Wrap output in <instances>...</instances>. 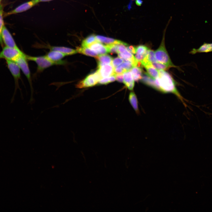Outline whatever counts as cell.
<instances>
[{"instance_id":"obj_34","label":"cell","mask_w":212,"mask_h":212,"mask_svg":"<svg viewBox=\"0 0 212 212\" xmlns=\"http://www.w3.org/2000/svg\"><path fill=\"white\" fill-rule=\"evenodd\" d=\"M109 83L110 82L108 77L101 79L98 82V83L100 85H106Z\"/></svg>"},{"instance_id":"obj_26","label":"cell","mask_w":212,"mask_h":212,"mask_svg":"<svg viewBox=\"0 0 212 212\" xmlns=\"http://www.w3.org/2000/svg\"><path fill=\"white\" fill-rule=\"evenodd\" d=\"M119 44H111L105 45L108 52L111 54L117 53L118 51V47Z\"/></svg>"},{"instance_id":"obj_5","label":"cell","mask_w":212,"mask_h":212,"mask_svg":"<svg viewBox=\"0 0 212 212\" xmlns=\"http://www.w3.org/2000/svg\"><path fill=\"white\" fill-rule=\"evenodd\" d=\"M125 45L119 44L118 47V56L124 60H128L132 62L133 66L139 67L140 62H138L132 54L127 49Z\"/></svg>"},{"instance_id":"obj_10","label":"cell","mask_w":212,"mask_h":212,"mask_svg":"<svg viewBox=\"0 0 212 212\" xmlns=\"http://www.w3.org/2000/svg\"><path fill=\"white\" fill-rule=\"evenodd\" d=\"M7 67L16 80L17 81L21 77L20 69L14 61L6 60Z\"/></svg>"},{"instance_id":"obj_35","label":"cell","mask_w":212,"mask_h":212,"mask_svg":"<svg viewBox=\"0 0 212 212\" xmlns=\"http://www.w3.org/2000/svg\"><path fill=\"white\" fill-rule=\"evenodd\" d=\"M127 50L132 54H135L136 51V47L132 46L127 45L126 47Z\"/></svg>"},{"instance_id":"obj_19","label":"cell","mask_w":212,"mask_h":212,"mask_svg":"<svg viewBox=\"0 0 212 212\" xmlns=\"http://www.w3.org/2000/svg\"><path fill=\"white\" fill-rule=\"evenodd\" d=\"M76 50L77 53L87 56L94 57L95 58L98 56V54L96 52L87 47L82 46L78 47Z\"/></svg>"},{"instance_id":"obj_12","label":"cell","mask_w":212,"mask_h":212,"mask_svg":"<svg viewBox=\"0 0 212 212\" xmlns=\"http://www.w3.org/2000/svg\"><path fill=\"white\" fill-rule=\"evenodd\" d=\"M87 47L93 50L99 55L105 54L108 52L106 45L98 41L92 43Z\"/></svg>"},{"instance_id":"obj_29","label":"cell","mask_w":212,"mask_h":212,"mask_svg":"<svg viewBox=\"0 0 212 212\" xmlns=\"http://www.w3.org/2000/svg\"><path fill=\"white\" fill-rule=\"evenodd\" d=\"M3 11L2 7L0 6V44L3 45V41L2 39L1 34L2 29L4 25L3 19Z\"/></svg>"},{"instance_id":"obj_4","label":"cell","mask_w":212,"mask_h":212,"mask_svg":"<svg viewBox=\"0 0 212 212\" xmlns=\"http://www.w3.org/2000/svg\"><path fill=\"white\" fill-rule=\"evenodd\" d=\"M25 54L18 48L5 46L0 52V59L15 61L19 57Z\"/></svg>"},{"instance_id":"obj_36","label":"cell","mask_w":212,"mask_h":212,"mask_svg":"<svg viewBox=\"0 0 212 212\" xmlns=\"http://www.w3.org/2000/svg\"><path fill=\"white\" fill-rule=\"evenodd\" d=\"M110 82L114 81L115 80V77L114 74L108 77Z\"/></svg>"},{"instance_id":"obj_32","label":"cell","mask_w":212,"mask_h":212,"mask_svg":"<svg viewBox=\"0 0 212 212\" xmlns=\"http://www.w3.org/2000/svg\"><path fill=\"white\" fill-rule=\"evenodd\" d=\"M126 71L120 65L114 69V74H122Z\"/></svg>"},{"instance_id":"obj_20","label":"cell","mask_w":212,"mask_h":212,"mask_svg":"<svg viewBox=\"0 0 212 212\" xmlns=\"http://www.w3.org/2000/svg\"><path fill=\"white\" fill-rule=\"evenodd\" d=\"M128 100L130 104L136 113L139 114V111L138 107V100L134 92H130Z\"/></svg>"},{"instance_id":"obj_2","label":"cell","mask_w":212,"mask_h":212,"mask_svg":"<svg viewBox=\"0 0 212 212\" xmlns=\"http://www.w3.org/2000/svg\"><path fill=\"white\" fill-rule=\"evenodd\" d=\"M172 19L171 17L163 32V37L160 44L158 48L155 51L156 59L158 62L166 64L169 67H174L170 59L166 49L165 44V34L168 26Z\"/></svg>"},{"instance_id":"obj_6","label":"cell","mask_w":212,"mask_h":212,"mask_svg":"<svg viewBox=\"0 0 212 212\" xmlns=\"http://www.w3.org/2000/svg\"><path fill=\"white\" fill-rule=\"evenodd\" d=\"M26 55L25 54L19 57L15 61L19 65L20 69L26 76L32 88V80L29 68Z\"/></svg>"},{"instance_id":"obj_15","label":"cell","mask_w":212,"mask_h":212,"mask_svg":"<svg viewBox=\"0 0 212 212\" xmlns=\"http://www.w3.org/2000/svg\"><path fill=\"white\" fill-rule=\"evenodd\" d=\"M96 38L97 41L101 43H104L106 44H123L125 46L128 45L127 43L120 40L102 36L96 35Z\"/></svg>"},{"instance_id":"obj_14","label":"cell","mask_w":212,"mask_h":212,"mask_svg":"<svg viewBox=\"0 0 212 212\" xmlns=\"http://www.w3.org/2000/svg\"><path fill=\"white\" fill-rule=\"evenodd\" d=\"M49 60L55 62H61L62 59L67 55L65 54L56 51L51 50L45 55Z\"/></svg>"},{"instance_id":"obj_22","label":"cell","mask_w":212,"mask_h":212,"mask_svg":"<svg viewBox=\"0 0 212 212\" xmlns=\"http://www.w3.org/2000/svg\"><path fill=\"white\" fill-rule=\"evenodd\" d=\"M134 80L138 81L141 80L142 76V70L139 67L134 66L130 70Z\"/></svg>"},{"instance_id":"obj_16","label":"cell","mask_w":212,"mask_h":212,"mask_svg":"<svg viewBox=\"0 0 212 212\" xmlns=\"http://www.w3.org/2000/svg\"><path fill=\"white\" fill-rule=\"evenodd\" d=\"M50 48L51 50L58 51L65 54L67 56L73 55L77 53L76 49L64 47L51 46Z\"/></svg>"},{"instance_id":"obj_9","label":"cell","mask_w":212,"mask_h":212,"mask_svg":"<svg viewBox=\"0 0 212 212\" xmlns=\"http://www.w3.org/2000/svg\"><path fill=\"white\" fill-rule=\"evenodd\" d=\"M98 82L94 77L92 74L87 76L84 79L80 81L76 85L78 88H83L95 86Z\"/></svg>"},{"instance_id":"obj_1","label":"cell","mask_w":212,"mask_h":212,"mask_svg":"<svg viewBox=\"0 0 212 212\" xmlns=\"http://www.w3.org/2000/svg\"><path fill=\"white\" fill-rule=\"evenodd\" d=\"M158 71L159 77L155 79L157 90L164 93H173L183 102L182 97L177 90L174 80L170 74L164 70Z\"/></svg>"},{"instance_id":"obj_25","label":"cell","mask_w":212,"mask_h":212,"mask_svg":"<svg viewBox=\"0 0 212 212\" xmlns=\"http://www.w3.org/2000/svg\"><path fill=\"white\" fill-rule=\"evenodd\" d=\"M96 41H97L96 36L94 34H91L83 40L82 43V46L87 47L88 45Z\"/></svg>"},{"instance_id":"obj_31","label":"cell","mask_w":212,"mask_h":212,"mask_svg":"<svg viewBox=\"0 0 212 212\" xmlns=\"http://www.w3.org/2000/svg\"><path fill=\"white\" fill-rule=\"evenodd\" d=\"M120 57H116L112 59L111 64L115 68L123 63V60Z\"/></svg>"},{"instance_id":"obj_24","label":"cell","mask_w":212,"mask_h":212,"mask_svg":"<svg viewBox=\"0 0 212 212\" xmlns=\"http://www.w3.org/2000/svg\"><path fill=\"white\" fill-rule=\"evenodd\" d=\"M123 73V83L127 87L130 84L134 82V80L130 71H126Z\"/></svg>"},{"instance_id":"obj_39","label":"cell","mask_w":212,"mask_h":212,"mask_svg":"<svg viewBox=\"0 0 212 212\" xmlns=\"http://www.w3.org/2000/svg\"><path fill=\"white\" fill-rule=\"evenodd\" d=\"M1 1V0H0V2Z\"/></svg>"},{"instance_id":"obj_17","label":"cell","mask_w":212,"mask_h":212,"mask_svg":"<svg viewBox=\"0 0 212 212\" xmlns=\"http://www.w3.org/2000/svg\"><path fill=\"white\" fill-rule=\"evenodd\" d=\"M212 52V43H204L198 49H193L190 52L194 54L197 53H208Z\"/></svg>"},{"instance_id":"obj_21","label":"cell","mask_w":212,"mask_h":212,"mask_svg":"<svg viewBox=\"0 0 212 212\" xmlns=\"http://www.w3.org/2000/svg\"><path fill=\"white\" fill-rule=\"evenodd\" d=\"M97 60L98 66L105 64H111L112 58L106 54L99 55L96 58Z\"/></svg>"},{"instance_id":"obj_13","label":"cell","mask_w":212,"mask_h":212,"mask_svg":"<svg viewBox=\"0 0 212 212\" xmlns=\"http://www.w3.org/2000/svg\"><path fill=\"white\" fill-rule=\"evenodd\" d=\"M148 48L146 46L140 45L136 47L135 58L137 60L141 62L146 57Z\"/></svg>"},{"instance_id":"obj_30","label":"cell","mask_w":212,"mask_h":212,"mask_svg":"<svg viewBox=\"0 0 212 212\" xmlns=\"http://www.w3.org/2000/svg\"><path fill=\"white\" fill-rule=\"evenodd\" d=\"M124 62L121 64L120 66L126 71H130L134 66L130 61L123 59Z\"/></svg>"},{"instance_id":"obj_27","label":"cell","mask_w":212,"mask_h":212,"mask_svg":"<svg viewBox=\"0 0 212 212\" xmlns=\"http://www.w3.org/2000/svg\"><path fill=\"white\" fill-rule=\"evenodd\" d=\"M152 65L158 70H165L170 67L169 66L158 61L152 63Z\"/></svg>"},{"instance_id":"obj_33","label":"cell","mask_w":212,"mask_h":212,"mask_svg":"<svg viewBox=\"0 0 212 212\" xmlns=\"http://www.w3.org/2000/svg\"><path fill=\"white\" fill-rule=\"evenodd\" d=\"M116 80L120 82H123V76L122 74H114Z\"/></svg>"},{"instance_id":"obj_3","label":"cell","mask_w":212,"mask_h":212,"mask_svg":"<svg viewBox=\"0 0 212 212\" xmlns=\"http://www.w3.org/2000/svg\"><path fill=\"white\" fill-rule=\"evenodd\" d=\"M28 60L35 62L37 65V71L41 72L45 69L54 65H64L67 62L63 60L61 62H55L48 59L45 55L40 56H32L26 55Z\"/></svg>"},{"instance_id":"obj_28","label":"cell","mask_w":212,"mask_h":212,"mask_svg":"<svg viewBox=\"0 0 212 212\" xmlns=\"http://www.w3.org/2000/svg\"><path fill=\"white\" fill-rule=\"evenodd\" d=\"M146 57L148 61L151 63L157 61L155 57V52L152 50L148 49Z\"/></svg>"},{"instance_id":"obj_23","label":"cell","mask_w":212,"mask_h":212,"mask_svg":"<svg viewBox=\"0 0 212 212\" xmlns=\"http://www.w3.org/2000/svg\"><path fill=\"white\" fill-rule=\"evenodd\" d=\"M146 69L147 74L154 79L157 78L159 76L158 70L152 65V64L144 66Z\"/></svg>"},{"instance_id":"obj_8","label":"cell","mask_w":212,"mask_h":212,"mask_svg":"<svg viewBox=\"0 0 212 212\" xmlns=\"http://www.w3.org/2000/svg\"><path fill=\"white\" fill-rule=\"evenodd\" d=\"M1 37L3 42L6 46L9 47L18 48L11 35L4 25L2 32Z\"/></svg>"},{"instance_id":"obj_11","label":"cell","mask_w":212,"mask_h":212,"mask_svg":"<svg viewBox=\"0 0 212 212\" xmlns=\"http://www.w3.org/2000/svg\"><path fill=\"white\" fill-rule=\"evenodd\" d=\"M114 69L111 64H105L98 66L97 71L102 78H105L113 75Z\"/></svg>"},{"instance_id":"obj_38","label":"cell","mask_w":212,"mask_h":212,"mask_svg":"<svg viewBox=\"0 0 212 212\" xmlns=\"http://www.w3.org/2000/svg\"><path fill=\"white\" fill-rule=\"evenodd\" d=\"M40 2H49L51 1L54 0H38Z\"/></svg>"},{"instance_id":"obj_18","label":"cell","mask_w":212,"mask_h":212,"mask_svg":"<svg viewBox=\"0 0 212 212\" xmlns=\"http://www.w3.org/2000/svg\"><path fill=\"white\" fill-rule=\"evenodd\" d=\"M141 80L145 84L158 90L155 79L150 76L147 73H145L142 75Z\"/></svg>"},{"instance_id":"obj_37","label":"cell","mask_w":212,"mask_h":212,"mask_svg":"<svg viewBox=\"0 0 212 212\" xmlns=\"http://www.w3.org/2000/svg\"><path fill=\"white\" fill-rule=\"evenodd\" d=\"M135 3L137 5L140 6L142 5L143 1L142 0H135Z\"/></svg>"},{"instance_id":"obj_7","label":"cell","mask_w":212,"mask_h":212,"mask_svg":"<svg viewBox=\"0 0 212 212\" xmlns=\"http://www.w3.org/2000/svg\"><path fill=\"white\" fill-rule=\"evenodd\" d=\"M39 3L38 0H30L19 5L6 15L8 16L24 12L37 5Z\"/></svg>"}]
</instances>
